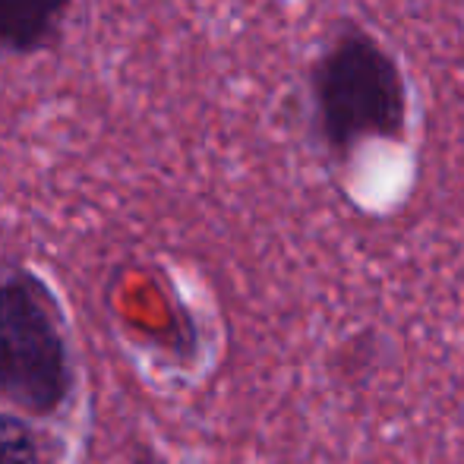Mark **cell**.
I'll return each mask as SVG.
<instances>
[{"label": "cell", "instance_id": "5b68a950", "mask_svg": "<svg viewBox=\"0 0 464 464\" xmlns=\"http://www.w3.org/2000/svg\"><path fill=\"white\" fill-rule=\"evenodd\" d=\"M127 464H168L165 459H161L159 452H155L152 446H136L133 455H130Z\"/></svg>", "mask_w": 464, "mask_h": 464}, {"label": "cell", "instance_id": "6da1fadb", "mask_svg": "<svg viewBox=\"0 0 464 464\" xmlns=\"http://www.w3.org/2000/svg\"><path fill=\"white\" fill-rule=\"evenodd\" d=\"M76 392V357L61 300L38 272L0 266V398L38 420Z\"/></svg>", "mask_w": 464, "mask_h": 464}, {"label": "cell", "instance_id": "3957f363", "mask_svg": "<svg viewBox=\"0 0 464 464\" xmlns=\"http://www.w3.org/2000/svg\"><path fill=\"white\" fill-rule=\"evenodd\" d=\"M73 0H0V57H32L63 38Z\"/></svg>", "mask_w": 464, "mask_h": 464}, {"label": "cell", "instance_id": "7a4b0ae2", "mask_svg": "<svg viewBox=\"0 0 464 464\" xmlns=\"http://www.w3.org/2000/svg\"><path fill=\"white\" fill-rule=\"evenodd\" d=\"M313 108L338 155L363 140H395L408 123V86L392 54L361 29H344L313 67Z\"/></svg>", "mask_w": 464, "mask_h": 464}, {"label": "cell", "instance_id": "277c9868", "mask_svg": "<svg viewBox=\"0 0 464 464\" xmlns=\"http://www.w3.org/2000/svg\"><path fill=\"white\" fill-rule=\"evenodd\" d=\"M0 464H44L35 430L6 411H0Z\"/></svg>", "mask_w": 464, "mask_h": 464}]
</instances>
